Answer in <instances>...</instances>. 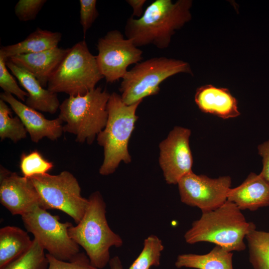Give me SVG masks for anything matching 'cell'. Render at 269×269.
Segmentation results:
<instances>
[{
	"label": "cell",
	"mask_w": 269,
	"mask_h": 269,
	"mask_svg": "<svg viewBox=\"0 0 269 269\" xmlns=\"http://www.w3.org/2000/svg\"><path fill=\"white\" fill-rule=\"evenodd\" d=\"M190 0H156L144 10L139 18L129 17L125 27L127 38L137 47L153 45L163 49L169 45L175 31L191 18Z\"/></svg>",
	"instance_id": "cell-1"
},
{
	"label": "cell",
	"mask_w": 269,
	"mask_h": 269,
	"mask_svg": "<svg viewBox=\"0 0 269 269\" xmlns=\"http://www.w3.org/2000/svg\"><path fill=\"white\" fill-rule=\"evenodd\" d=\"M255 229V224L247 221L238 206L227 200L220 207L203 212L184 237L188 244L206 242L230 252H240L246 249L244 238Z\"/></svg>",
	"instance_id": "cell-2"
},
{
	"label": "cell",
	"mask_w": 269,
	"mask_h": 269,
	"mask_svg": "<svg viewBox=\"0 0 269 269\" xmlns=\"http://www.w3.org/2000/svg\"><path fill=\"white\" fill-rule=\"evenodd\" d=\"M87 209L79 223L68 230L71 238L86 252L91 264L101 269L110 260V249L121 247V237L108 225L106 218V205L99 191L89 197Z\"/></svg>",
	"instance_id": "cell-3"
},
{
	"label": "cell",
	"mask_w": 269,
	"mask_h": 269,
	"mask_svg": "<svg viewBox=\"0 0 269 269\" xmlns=\"http://www.w3.org/2000/svg\"><path fill=\"white\" fill-rule=\"evenodd\" d=\"M141 102L127 105L121 95L110 94L107 103L108 119L105 128L97 135L98 143L104 148V158L99 169L102 175L114 173L120 162H131L128 143L138 119L135 113Z\"/></svg>",
	"instance_id": "cell-4"
},
{
	"label": "cell",
	"mask_w": 269,
	"mask_h": 269,
	"mask_svg": "<svg viewBox=\"0 0 269 269\" xmlns=\"http://www.w3.org/2000/svg\"><path fill=\"white\" fill-rule=\"evenodd\" d=\"M110 96L106 90L97 87L84 95L65 99L58 117L66 123L64 132L75 135L78 142L91 144L106 126Z\"/></svg>",
	"instance_id": "cell-5"
},
{
	"label": "cell",
	"mask_w": 269,
	"mask_h": 269,
	"mask_svg": "<svg viewBox=\"0 0 269 269\" xmlns=\"http://www.w3.org/2000/svg\"><path fill=\"white\" fill-rule=\"evenodd\" d=\"M103 78L96 56L91 53L84 39L70 48L49 79L47 89L56 94L65 93L69 96L82 95L95 88Z\"/></svg>",
	"instance_id": "cell-6"
},
{
	"label": "cell",
	"mask_w": 269,
	"mask_h": 269,
	"mask_svg": "<svg viewBox=\"0 0 269 269\" xmlns=\"http://www.w3.org/2000/svg\"><path fill=\"white\" fill-rule=\"evenodd\" d=\"M180 73L191 74L189 64L165 57H153L135 64L122 79L120 91L123 101L130 105L156 95L160 85Z\"/></svg>",
	"instance_id": "cell-7"
},
{
	"label": "cell",
	"mask_w": 269,
	"mask_h": 269,
	"mask_svg": "<svg viewBox=\"0 0 269 269\" xmlns=\"http://www.w3.org/2000/svg\"><path fill=\"white\" fill-rule=\"evenodd\" d=\"M45 210L55 209L70 216L76 224L82 219L88 206V199L82 197L79 183L73 174L64 170L56 175L47 173L29 178Z\"/></svg>",
	"instance_id": "cell-8"
},
{
	"label": "cell",
	"mask_w": 269,
	"mask_h": 269,
	"mask_svg": "<svg viewBox=\"0 0 269 269\" xmlns=\"http://www.w3.org/2000/svg\"><path fill=\"white\" fill-rule=\"evenodd\" d=\"M21 216L27 231L53 257L71 261L80 253L79 246L69 234L71 223L61 222L58 216L52 215L39 206Z\"/></svg>",
	"instance_id": "cell-9"
},
{
	"label": "cell",
	"mask_w": 269,
	"mask_h": 269,
	"mask_svg": "<svg viewBox=\"0 0 269 269\" xmlns=\"http://www.w3.org/2000/svg\"><path fill=\"white\" fill-rule=\"evenodd\" d=\"M96 59L99 70L108 83L123 79L128 67L142 59V51L131 39L125 38L118 30L108 31L97 42Z\"/></svg>",
	"instance_id": "cell-10"
},
{
	"label": "cell",
	"mask_w": 269,
	"mask_h": 269,
	"mask_svg": "<svg viewBox=\"0 0 269 269\" xmlns=\"http://www.w3.org/2000/svg\"><path fill=\"white\" fill-rule=\"evenodd\" d=\"M231 184L229 176L211 178L192 171L183 176L177 183L181 202L199 208L202 213L221 206L227 200Z\"/></svg>",
	"instance_id": "cell-11"
},
{
	"label": "cell",
	"mask_w": 269,
	"mask_h": 269,
	"mask_svg": "<svg viewBox=\"0 0 269 269\" xmlns=\"http://www.w3.org/2000/svg\"><path fill=\"white\" fill-rule=\"evenodd\" d=\"M190 130L175 127L159 145V163L165 181L176 184L185 175L192 172L193 157L189 146Z\"/></svg>",
	"instance_id": "cell-12"
},
{
	"label": "cell",
	"mask_w": 269,
	"mask_h": 269,
	"mask_svg": "<svg viewBox=\"0 0 269 269\" xmlns=\"http://www.w3.org/2000/svg\"><path fill=\"white\" fill-rule=\"evenodd\" d=\"M0 202L12 215L22 216L36 206L42 208L41 197L31 180L20 176L1 165Z\"/></svg>",
	"instance_id": "cell-13"
},
{
	"label": "cell",
	"mask_w": 269,
	"mask_h": 269,
	"mask_svg": "<svg viewBox=\"0 0 269 269\" xmlns=\"http://www.w3.org/2000/svg\"><path fill=\"white\" fill-rule=\"evenodd\" d=\"M0 99L6 102L20 119L33 142L37 143L44 137L55 140L62 135L63 122L59 118L47 119L37 110L27 106L8 93H1Z\"/></svg>",
	"instance_id": "cell-14"
},
{
	"label": "cell",
	"mask_w": 269,
	"mask_h": 269,
	"mask_svg": "<svg viewBox=\"0 0 269 269\" xmlns=\"http://www.w3.org/2000/svg\"><path fill=\"white\" fill-rule=\"evenodd\" d=\"M69 49L58 47L37 53L15 55L7 60L30 73L45 88Z\"/></svg>",
	"instance_id": "cell-15"
},
{
	"label": "cell",
	"mask_w": 269,
	"mask_h": 269,
	"mask_svg": "<svg viewBox=\"0 0 269 269\" xmlns=\"http://www.w3.org/2000/svg\"><path fill=\"white\" fill-rule=\"evenodd\" d=\"M6 65L28 95L25 105L51 114L57 112L60 104L56 93L44 89L32 74L10 61L6 60Z\"/></svg>",
	"instance_id": "cell-16"
},
{
	"label": "cell",
	"mask_w": 269,
	"mask_h": 269,
	"mask_svg": "<svg viewBox=\"0 0 269 269\" xmlns=\"http://www.w3.org/2000/svg\"><path fill=\"white\" fill-rule=\"evenodd\" d=\"M195 102L203 113L223 119L236 118L240 115L236 99L227 88L206 85L198 88Z\"/></svg>",
	"instance_id": "cell-17"
},
{
	"label": "cell",
	"mask_w": 269,
	"mask_h": 269,
	"mask_svg": "<svg viewBox=\"0 0 269 269\" xmlns=\"http://www.w3.org/2000/svg\"><path fill=\"white\" fill-rule=\"evenodd\" d=\"M227 200L241 210L254 211L269 206V184L259 174L251 173L239 186L231 188Z\"/></svg>",
	"instance_id": "cell-18"
},
{
	"label": "cell",
	"mask_w": 269,
	"mask_h": 269,
	"mask_svg": "<svg viewBox=\"0 0 269 269\" xmlns=\"http://www.w3.org/2000/svg\"><path fill=\"white\" fill-rule=\"evenodd\" d=\"M62 35L59 32L37 28L23 40L12 45L1 46L0 57L6 60L17 55L37 53L57 48Z\"/></svg>",
	"instance_id": "cell-19"
},
{
	"label": "cell",
	"mask_w": 269,
	"mask_h": 269,
	"mask_svg": "<svg viewBox=\"0 0 269 269\" xmlns=\"http://www.w3.org/2000/svg\"><path fill=\"white\" fill-rule=\"evenodd\" d=\"M233 253L216 245L204 255L184 254L178 256L175 263L177 268L196 269H233Z\"/></svg>",
	"instance_id": "cell-20"
},
{
	"label": "cell",
	"mask_w": 269,
	"mask_h": 269,
	"mask_svg": "<svg viewBox=\"0 0 269 269\" xmlns=\"http://www.w3.org/2000/svg\"><path fill=\"white\" fill-rule=\"evenodd\" d=\"M32 243L27 232L16 226L0 229V269L27 251Z\"/></svg>",
	"instance_id": "cell-21"
},
{
	"label": "cell",
	"mask_w": 269,
	"mask_h": 269,
	"mask_svg": "<svg viewBox=\"0 0 269 269\" xmlns=\"http://www.w3.org/2000/svg\"><path fill=\"white\" fill-rule=\"evenodd\" d=\"M254 269H269V232L254 229L246 237Z\"/></svg>",
	"instance_id": "cell-22"
},
{
	"label": "cell",
	"mask_w": 269,
	"mask_h": 269,
	"mask_svg": "<svg viewBox=\"0 0 269 269\" xmlns=\"http://www.w3.org/2000/svg\"><path fill=\"white\" fill-rule=\"evenodd\" d=\"M12 109L6 102L0 99V137L16 142L27 136V132L20 119L12 117Z\"/></svg>",
	"instance_id": "cell-23"
},
{
	"label": "cell",
	"mask_w": 269,
	"mask_h": 269,
	"mask_svg": "<svg viewBox=\"0 0 269 269\" xmlns=\"http://www.w3.org/2000/svg\"><path fill=\"white\" fill-rule=\"evenodd\" d=\"M48 265L44 250L33 239L27 251L0 269H48Z\"/></svg>",
	"instance_id": "cell-24"
},
{
	"label": "cell",
	"mask_w": 269,
	"mask_h": 269,
	"mask_svg": "<svg viewBox=\"0 0 269 269\" xmlns=\"http://www.w3.org/2000/svg\"><path fill=\"white\" fill-rule=\"evenodd\" d=\"M164 246L159 238L151 235L144 241L143 249L128 269H149L160 264L161 253Z\"/></svg>",
	"instance_id": "cell-25"
},
{
	"label": "cell",
	"mask_w": 269,
	"mask_h": 269,
	"mask_svg": "<svg viewBox=\"0 0 269 269\" xmlns=\"http://www.w3.org/2000/svg\"><path fill=\"white\" fill-rule=\"evenodd\" d=\"M53 166V163L45 159L37 150L22 153L20 156V169L23 176L26 178L47 173Z\"/></svg>",
	"instance_id": "cell-26"
},
{
	"label": "cell",
	"mask_w": 269,
	"mask_h": 269,
	"mask_svg": "<svg viewBox=\"0 0 269 269\" xmlns=\"http://www.w3.org/2000/svg\"><path fill=\"white\" fill-rule=\"evenodd\" d=\"M0 87L4 92L11 94L24 102L28 96L26 91L19 87L9 72L6 65V60L1 57H0Z\"/></svg>",
	"instance_id": "cell-27"
},
{
	"label": "cell",
	"mask_w": 269,
	"mask_h": 269,
	"mask_svg": "<svg viewBox=\"0 0 269 269\" xmlns=\"http://www.w3.org/2000/svg\"><path fill=\"white\" fill-rule=\"evenodd\" d=\"M46 255L49 263L48 269H98L91 264L84 252H80L71 261L58 260L48 253Z\"/></svg>",
	"instance_id": "cell-28"
},
{
	"label": "cell",
	"mask_w": 269,
	"mask_h": 269,
	"mask_svg": "<svg viewBox=\"0 0 269 269\" xmlns=\"http://www.w3.org/2000/svg\"><path fill=\"white\" fill-rule=\"evenodd\" d=\"M46 0H19L14 7V13L21 21H28L34 19Z\"/></svg>",
	"instance_id": "cell-29"
},
{
	"label": "cell",
	"mask_w": 269,
	"mask_h": 269,
	"mask_svg": "<svg viewBox=\"0 0 269 269\" xmlns=\"http://www.w3.org/2000/svg\"><path fill=\"white\" fill-rule=\"evenodd\" d=\"M79 2L80 23L85 37L87 30L98 17L99 12L96 8L97 0H80Z\"/></svg>",
	"instance_id": "cell-30"
},
{
	"label": "cell",
	"mask_w": 269,
	"mask_h": 269,
	"mask_svg": "<svg viewBox=\"0 0 269 269\" xmlns=\"http://www.w3.org/2000/svg\"><path fill=\"white\" fill-rule=\"evenodd\" d=\"M259 154L262 157L263 168L260 173L269 184V138L258 146Z\"/></svg>",
	"instance_id": "cell-31"
},
{
	"label": "cell",
	"mask_w": 269,
	"mask_h": 269,
	"mask_svg": "<svg viewBox=\"0 0 269 269\" xmlns=\"http://www.w3.org/2000/svg\"><path fill=\"white\" fill-rule=\"evenodd\" d=\"M146 0H127L126 2L132 7L133 13L131 16L139 18L143 14V7Z\"/></svg>",
	"instance_id": "cell-32"
},
{
	"label": "cell",
	"mask_w": 269,
	"mask_h": 269,
	"mask_svg": "<svg viewBox=\"0 0 269 269\" xmlns=\"http://www.w3.org/2000/svg\"><path fill=\"white\" fill-rule=\"evenodd\" d=\"M110 269H124L122 262L118 256L111 258L109 263Z\"/></svg>",
	"instance_id": "cell-33"
}]
</instances>
